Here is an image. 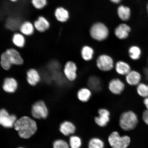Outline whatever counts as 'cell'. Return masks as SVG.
Masks as SVG:
<instances>
[{
  "label": "cell",
  "mask_w": 148,
  "mask_h": 148,
  "mask_svg": "<svg viewBox=\"0 0 148 148\" xmlns=\"http://www.w3.org/2000/svg\"><path fill=\"white\" fill-rule=\"evenodd\" d=\"M143 103L146 108V110H148V97L144 99Z\"/></svg>",
  "instance_id": "obj_34"
},
{
  "label": "cell",
  "mask_w": 148,
  "mask_h": 148,
  "mask_svg": "<svg viewBox=\"0 0 148 148\" xmlns=\"http://www.w3.org/2000/svg\"><path fill=\"white\" fill-rule=\"evenodd\" d=\"M47 0H31V4L36 10H41L47 6Z\"/></svg>",
  "instance_id": "obj_29"
},
{
  "label": "cell",
  "mask_w": 148,
  "mask_h": 148,
  "mask_svg": "<svg viewBox=\"0 0 148 148\" xmlns=\"http://www.w3.org/2000/svg\"><path fill=\"white\" fill-rule=\"evenodd\" d=\"M78 67L75 62L69 60L64 64V73L68 81L73 82L77 80L78 75Z\"/></svg>",
  "instance_id": "obj_9"
},
{
  "label": "cell",
  "mask_w": 148,
  "mask_h": 148,
  "mask_svg": "<svg viewBox=\"0 0 148 148\" xmlns=\"http://www.w3.org/2000/svg\"><path fill=\"white\" fill-rule=\"evenodd\" d=\"M112 3H119L121 0H110Z\"/></svg>",
  "instance_id": "obj_35"
},
{
  "label": "cell",
  "mask_w": 148,
  "mask_h": 148,
  "mask_svg": "<svg viewBox=\"0 0 148 148\" xmlns=\"http://www.w3.org/2000/svg\"><path fill=\"white\" fill-rule=\"evenodd\" d=\"M18 118L14 114H10L5 109H0V124L5 128L14 127Z\"/></svg>",
  "instance_id": "obj_8"
},
{
  "label": "cell",
  "mask_w": 148,
  "mask_h": 148,
  "mask_svg": "<svg viewBox=\"0 0 148 148\" xmlns=\"http://www.w3.org/2000/svg\"><path fill=\"white\" fill-rule=\"evenodd\" d=\"M49 114V110L43 101H36L31 107V118L34 120L45 119Z\"/></svg>",
  "instance_id": "obj_4"
},
{
  "label": "cell",
  "mask_w": 148,
  "mask_h": 148,
  "mask_svg": "<svg viewBox=\"0 0 148 148\" xmlns=\"http://www.w3.org/2000/svg\"><path fill=\"white\" fill-rule=\"evenodd\" d=\"M1 81V86L3 90L7 93H14L17 90V81L13 77H6Z\"/></svg>",
  "instance_id": "obj_14"
},
{
  "label": "cell",
  "mask_w": 148,
  "mask_h": 148,
  "mask_svg": "<svg viewBox=\"0 0 148 148\" xmlns=\"http://www.w3.org/2000/svg\"><path fill=\"white\" fill-rule=\"evenodd\" d=\"M76 130L75 125L69 121H65L62 122L60 125V131L64 136H68L73 134Z\"/></svg>",
  "instance_id": "obj_22"
},
{
  "label": "cell",
  "mask_w": 148,
  "mask_h": 148,
  "mask_svg": "<svg viewBox=\"0 0 148 148\" xmlns=\"http://www.w3.org/2000/svg\"><path fill=\"white\" fill-rule=\"evenodd\" d=\"M138 123V116L134 111L131 110L125 111L120 116L119 125L124 130H132L136 127Z\"/></svg>",
  "instance_id": "obj_3"
},
{
  "label": "cell",
  "mask_w": 148,
  "mask_h": 148,
  "mask_svg": "<svg viewBox=\"0 0 148 148\" xmlns=\"http://www.w3.org/2000/svg\"><path fill=\"white\" fill-rule=\"evenodd\" d=\"M18 31L25 37H30L34 34L36 29L32 22L26 20L21 23Z\"/></svg>",
  "instance_id": "obj_18"
},
{
  "label": "cell",
  "mask_w": 148,
  "mask_h": 148,
  "mask_svg": "<svg viewBox=\"0 0 148 148\" xmlns=\"http://www.w3.org/2000/svg\"><path fill=\"white\" fill-rule=\"evenodd\" d=\"M137 93L140 97L144 99L148 97V84L140 83L136 86Z\"/></svg>",
  "instance_id": "obj_28"
},
{
  "label": "cell",
  "mask_w": 148,
  "mask_h": 148,
  "mask_svg": "<svg viewBox=\"0 0 148 148\" xmlns=\"http://www.w3.org/2000/svg\"><path fill=\"white\" fill-rule=\"evenodd\" d=\"M125 77L126 82L131 86H137L141 81V74L135 70H131Z\"/></svg>",
  "instance_id": "obj_17"
},
{
  "label": "cell",
  "mask_w": 148,
  "mask_h": 148,
  "mask_svg": "<svg viewBox=\"0 0 148 148\" xmlns=\"http://www.w3.org/2000/svg\"><path fill=\"white\" fill-rule=\"evenodd\" d=\"M18 148H24L23 147H18Z\"/></svg>",
  "instance_id": "obj_38"
},
{
  "label": "cell",
  "mask_w": 148,
  "mask_h": 148,
  "mask_svg": "<svg viewBox=\"0 0 148 148\" xmlns=\"http://www.w3.org/2000/svg\"><path fill=\"white\" fill-rule=\"evenodd\" d=\"M53 148H70L67 142L62 140H55L53 143Z\"/></svg>",
  "instance_id": "obj_32"
},
{
  "label": "cell",
  "mask_w": 148,
  "mask_h": 148,
  "mask_svg": "<svg viewBox=\"0 0 148 148\" xmlns=\"http://www.w3.org/2000/svg\"><path fill=\"white\" fill-rule=\"evenodd\" d=\"M82 145V140L79 136H73L69 139V146L71 148H80Z\"/></svg>",
  "instance_id": "obj_31"
},
{
  "label": "cell",
  "mask_w": 148,
  "mask_h": 148,
  "mask_svg": "<svg viewBox=\"0 0 148 148\" xmlns=\"http://www.w3.org/2000/svg\"><path fill=\"white\" fill-rule=\"evenodd\" d=\"M114 69L118 75L125 76L132 70L128 63L121 60L118 61L116 63Z\"/></svg>",
  "instance_id": "obj_20"
},
{
  "label": "cell",
  "mask_w": 148,
  "mask_h": 148,
  "mask_svg": "<svg viewBox=\"0 0 148 148\" xmlns=\"http://www.w3.org/2000/svg\"><path fill=\"white\" fill-rule=\"evenodd\" d=\"M24 62L21 53L16 48H9L1 53L0 64L2 68L5 70L10 69L13 65H22Z\"/></svg>",
  "instance_id": "obj_2"
},
{
  "label": "cell",
  "mask_w": 148,
  "mask_h": 148,
  "mask_svg": "<svg viewBox=\"0 0 148 148\" xmlns=\"http://www.w3.org/2000/svg\"><path fill=\"white\" fill-rule=\"evenodd\" d=\"M147 12H148V5H147Z\"/></svg>",
  "instance_id": "obj_37"
},
{
  "label": "cell",
  "mask_w": 148,
  "mask_h": 148,
  "mask_svg": "<svg viewBox=\"0 0 148 148\" xmlns=\"http://www.w3.org/2000/svg\"><path fill=\"white\" fill-rule=\"evenodd\" d=\"M55 19L59 23H64L67 22L70 18V13L66 8L64 6L56 7L53 13Z\"/></svg>",
  "instance_id": "obj_15"
},
{
  "label": "cell",
  "mask_w": 148,
  "mask_h": 148,
  "mask_svg": "<svg viewBox=\"0 0 148 148\" xmlns=\"http://www.w3.org/2000/svg\"><path fill=\"white\" fill-rule=\"evenodd\" d=\"M88 87L92 91L98 92L102 88V83L100 79L95 75H92L89 77L88 80Z\"/></svg>",
  "instance_id": "obj_23"
},
{
  "label": "cell",
  "mask_w": 148,
  "mask_h": 148,
  "mask_svg": "<svg viewBox=\"0 0 148 148\" xmlns=\"http://www.w3.org/2000/svg\"><path fill=\"white\" fill-rule=\"evenodd\" d=\"M131 31L130 27L127 24H121L116 28L114 33L117 38L120 39L126 38L129 36Z\"/></svg>",
  "instance_id": "obj_24"
},
{
  "label": "cell",
  "mask_w": 148,
  "mask_h": 148,
  "mask_svg": "<svg viewBox=\"0 0 148 148\" xmlns=\"http://www.w3.org/2000/svg\"><path fill=\"white\" fill-rule=\"evenodd\" d=\"M20 138L28 139L31 137L38 130V125L35 120L27 116L18 118L14 125Z\"/></svg>",
  "instance_id": "obj_1"
},
{
  "label": "cell",
  "mask_w": 148,
  "mask_h": 148,
  "mask_svg": "<svg viewBox=\"0 0 148 148\" xmlns=\"http://www.w3.org/2000/svg\"><path fill=\"white\" fill-rule=\"evenodd\" d=\"M92 92L88 87H83L79 88L77 93V99L83 103L88 102L91 99Z\"/></svg>",
  "instance_id": "obj_21"
},
{
  "label": "cell",
  "mask_w": 148,
  "mask_h": 148,
  "mask_svg": "<svg viewBox=\"0 0 148 148\" xmlns=\"http://www.w3.org/2000/svg\"><path fill=\"white\" fill-rule=\"evenodd\" d=\"M142 119L146 124L148 125V110H146L144 111L142 114Z\"/></svg>",
  "instance_id": "obj_33"
},
{
  "label": "cell",
  "mask_w": 148,
  "mask_h": 148,
  "mask_svg": "<svg viewBox=\"0 0 148 148\" xmlns=\"http://www.w3.org/2000/svg\"><path fill=\"white\" fill-rule=\"evenodd\" d=\"M94 51L91 47L86 46L83 47L81 51V56L82 58L85 61H89L93 58Z\"/></svg>",
  "instance_id": "obj_26"
},
{
  "label": "cell",
  "mask_w": 148,
  "mask_h": 148,
  "mask_svg": "<svg viewBox=\"0 0 148 148\" xmlns=\"http://www.w3.org/2000/svg\"><path fill=\"white\" fill-rule=\"evenodd\" d=\"M26 75L27 82L31 86H36L41 80L39 73L36 69L33 68L27 70Z\"/></svg>",
  "instance_id": "obj_19"
},
{
  "label": "cell",
  "mask_w": 148,
  "mask_h": 148,
  "mask_svg": "<svg viewBox=\"0 0 148 148\" xmlns=\"http://www.w3.org/2000/svg\"><path fill=\"white\" fill-rule=\"evenodd\" d=\"M109 144L112 148H127L130 143L131 139L128 136H120L119 133L114 131L109 136Z\"/></svg>",
  "instance_id": "obj_5"
},
{
  "label": "cell",
  "mask_w": 148,
  "mask_h": 148,
  "mask_svg": "<svg viewBox=\"0 0 148 148\" xmlns=\"http://www.w3.org/2000/svg\"><path fill=\"white\" fill-rule=\"evenodd\" d=\"M114 65L112 57L106 54L100 55L96 61V66L101 71L107 72L112 71L114 68Z\"/></svg>",
  "instance_id": "obj_7"
},
{
  "label": "cell",
  "mask_w": 148,
  "mask_h": 148,
  "mask_svg": "<svg viewBox=\"0 0 148 148\" xmlns=\"http://www.w3.org/2000/svg\"><path fill=\"white\" fill-rule=\"evenodd\" d=\"M23 21L19 16L11 15L5 19V28L14 33L18 32L20 26Z\"/></svg>",
  "instance_id": "obj_11"
},
{
  "label": "cell",
  "mask_w": 148,
  "mask_h": 148,
  "mask_svg": "<svg viewBox=\"0 0 148 148\" xmlns=\"http://www.w3.org/2000/svg\"><path fill=\"white\" fill-rule=\"evenodd\" d=\"M88 147V148H104V144L99 138H93L89 142Z\"/></svg>",
  "instance_id": "obj_30"
},
{
  "label": "cell",
  "mask_w": 148,
  "mask_h": 148,
  "mask_svg": "<svg viewBox=\"0 0 148 148\" xmlns=\"http://www.w3.org/2000/svg\"><path fill=\"white\" fill-rule=\"evenodd\" d=\"M11 42L16 49H23L26 44V37L18 31L13 33L11 38Z\"/></svg>",
  "instance_id": "obj_16"
},
{
  "label": "cell",
  "mask_w": 148,
  "mask_h": 148,
  "mask_svg": "<svg viewBox=\"0 0 148 148\" xmlns=\"http://www.w3.org/2000/svg\"><path fill=\"white\" fill-rule=\"evenodd\" d=\"M9 1L12 3H16L19 1V0H9Z\"/></svg>",
  "instance_id": "obj_36"
},
{
  "label": "cell",
  "mask_w": 148,
  "mask_h": 148,
  "mask_svg": "<svg viewBox=\"0 0 148 148\" xmlns=\"http://www.w3.org/2000/svg\"><path fill=\"white\" fill-rule=\"evenodd\" d=\"M98 116L94 118L97 124L101 127L106 126L110 120V112L108 109L101 108L98 110Z\"/></svg>",
  "instance_id": "obj_13"
},
{
  "label": "cell",
  "mask_w": 148,
  "mask_h": 148,
  "mask_svg": "<svg viewBox=\"0 0 148 148\" xmlns=\"http://www.w3.org/2000/svg\"><path fill=\"white\" fill-rule=\"evenodd\" d=\"M90 36L92 38L98 41L106 39L109 34L108 28L104 24L97 23L92 26L90 31Z\"/></svg>",
  "instance_id": "obj_6"
},
{
  "label": "cell",
  "mask_w": 148,
  "mask_h": 148,
  "mask_svg": "<svg viewBox=\"0 0 148 148\" xmlns=\"http://www.w3.org/2000/svg\"><path fill=\"white\" fill-rule=\"evenodd\" d=\"M35 29L36 32L40 33H45L51 27V23L49 19L45 16L39 15L33 22Z\"/></svg>",
  "instance_id": "obj_12"
},
{
  "label": "cell",
  "mask_w": 148,
  "mask_h": 148,
  "mask_svg": "<svg viewBox=\"0 0 148 148\" xmlns=\"http://www.w3.org/2000/svg\"><path fill=\"white\" fill-rule=\"evenodd\" d=\"M128 52L129 57L134 60H139L141 55V50L137 46H131L129 48Z\"/></svg>",
  "instance_id": "obj_27"
},
{
  "label": "cell",
  "mask_w": 148,
  "mask_h": 148,
  "mask_svg": "<svg viewBox=\"0 0 148 148\" xmlns=\"http://www.w3.org/2000/svg\"><path fill=\"white\" fill-rule=\"evenodd\" d=\"M117 12L119 17L123 21H127L130 17L131 11L128 7L120 5L118 8Z\"/></svg>",
  "instance_id": "obj_25"
},
{
  "label": "cell",
  "mask_w": 148,
  "mask_h": 148,
  "mask_svg": "<svg viewBox=\"0 0 148 148\" xmlns=\"http://www.w3.org/2000/svg\"><path fill=\"white\" fill-rule=\"evenodd\" d=\"M125 88V83L119 78H113L108 83L109 91L114 95H120L124 91Z\"/></svg>",
  "instance_id": "obj_10"
}]
</instances>
